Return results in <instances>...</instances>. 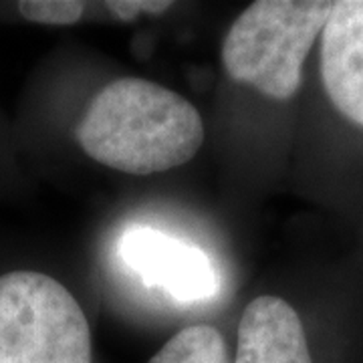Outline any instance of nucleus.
I'll return each instance as SVG.
<instances>
[{"label":"nucleus","mask_w":363,"mask_h":363,"mask_svg":"<svg viewBox=\"0 0 363 363\" xmlns=\"http://www.w3.org/2000/svg\"><path fill=\"white\" fill-rule=\"evenodd\" d=\"M75 140L91 160L107 168L150 176L188 164L204 143V121L176 91L121 77L91 99Z\"/></svg>","instance_id":"1"},{"label":"nucleus","mask_w":363,"mask_h":363,"mask_svg":"<svg viewBox=\"0 0 363 363\" xmlns=\"http://www.w3.org/2000/svg\"><path fill=\"white\" fill-rule=\"evenodd\" d=\"M333 9L331 0L252 2L222 43L228 77L274 101L293 99L303 85V65Z\"/></svg>","instance_id":"2"},{"label":"nucleus","mask_w":363,"mask_h":363,"mask_svg":"<svg viewBox=\"0 0 363 363\" xmlns=\"http://www.w3.org/2000/svg\"><path fill=\"white\" fill-rule=\"evenodd\" d=\"M0 363H91L87 317L49 272L0 271Z\"/></svg>","instance_id":"3"},{"label":"nucleus","mask_w":363,"mask_h":363,"mask_svg":"<svg viewBox=\"0 0 363 363\" xmlns=\"http://www.w3.org/2000/svg\"><path fill=\"white\" fill-rule=\"evenodd\" d=\"M119 257L145 285L156 286L180 305H194L218 295L220 279L212 260L188 240L135 226L121 236Z\"/></svg>","instance_id":"4"},{"label":"nucleus","mask_w":363,"mask_h":363,"mask_svg":"<svg viewBox=\"0 0 363 363\" xmlns=\"http://www.w3.org/2000/svg\"><path fill=\"white\" fill-rule=\"evenodd\" d=\"M321 79L331 105L363 128V0H341L321 30Z\"/></svg>","instance_id":"5"},{"label":"nucleus","mask_w":363,"mask_h":363,"mask_svg":"<svg viewBox=\"0 0 363 363\" xmlns=\"http://www.w3.org/2000/svg\"><path fill=\"white\" fill-rule=\"evenodd\" d=\"M234 363H315L305 325L291 303L272 295L248 303L238 323Z\"/></svg>","instance_id":"6"},{"label":"nucleus","mask_w":363,"mask_h":363,"mask_svg":"<svg viewBox=\"0 0 363 363\" xmlns=\"http://www.w3.org/2000/svg\"><path fill=\"white\" fill-rule=\"evenodd\" d=\"M150 363H233V359L216 327L190 325L169 339Z\"/></svg>","instance_id":"7"},{"label":"nucleus","mask_w":363,"mask_h":363,"mask_svg":"<svg viewBox=\"0 0 363 363\" xmlns=\"http://www.w3.org/2000/svg\"><path fill=\"white\" fill-rule=\"evenodd\" d=\"M14 13L28 25L69 26L81 21L85 2L77 0H21L14 4Z\"/></svg>","instance_id":"8"},{"label":"nucleus","mask_w":363,"mask_h":363,"mask_svg":"<svg viewBox=\"0 0 363 363\" xmlns=\"http://www.w3.org/2000/svg\"><path fill=\"white\" fill-rule=\"evenodd\" d=\"M109 13H113L119 21L130 23L140 14H164L172 9L168 0H109L105 2Z\"/></svg>","instance_id":"9"}]
</instances>
